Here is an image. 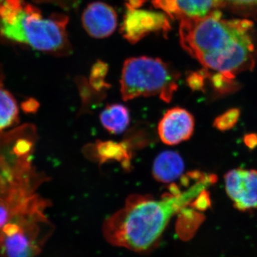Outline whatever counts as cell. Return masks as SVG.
I'll list each match as a JSON object with an SVG mask.
<instances>
[{"label": "cell", "instance_id": "6da1fadb", "mask_svg": "<svg viewBox=\"0 0 257 257\" xmlns=\"http://www.w3.org/2000/svg\"><path fill=\"white\" fill-rule=\"evenodd\" d=\"M252 30L250 20H225L217 10L204 18L181 20L179 40L204 69L235 79L254 67Z\"/></svg>", "mask_w": 257, "mask_h": 257}, {"label": "cell", "instance_id": "7a4b0ae2", "mask_svg": "<svg viewBox=\"0 0 257 257\" xmlns=\"http://www.w3.org/2000/svg\"><path fill=\"white\" fill-rule=\"evenodd\" d=\"M216 181L215 175L206 174L184 191L171 184L170 192L160 199L149 195L130 196L124 207L104 221V237L114 246L137 252L150 251L158 243L172 216Z\"/></svg>", "mask_w": 257, "mask_h": 257}, {"label": "cell", "instance_id": "3957f363", "mask_svg": "<svg viewBox=\"0 0 257 257\" xmlns=\"http://www.w3.org/2000/svg\"><path fill=\"white\" fill-rule=\"evenodd\" d=\"M68 22L64 15L45 16L25 0L0 3V39L40 52L62 55L70 52L66 30Z\"/></svg>", "mask_w": 257, "mask_h": 257}, {"label": "cell", "instance_id": "277c9868", "mask_svg": "<svg viewBox=\"0 0 257 257\" xmlns=\"http://www.w3.org/2000/svg\"><path fill=\"white\" fill-rule=\"evenodd\" d=\"M179 78L180 74L160 59L132 57L123 66L120 92L124 101L158 96L170 102L178 89Z\"/></svg>", "mask_w": 257, "mask_h": 257}, {"label": "cell", "instance_id": "5b68a950", "mask_svg": "<svg viewBox=\"0 0 257 257\" xmlns=\"http://www.w3.org/2000/svg\"><path fill=\"white\" fill-rule=\"evenodd\" d=\"M171 29L170 20L163 13L127 8L121 33L130 43L136 44L151 33L167 35Z\"/></svg>", "mask_w": 257, "mask_h": 257}, {"label": "cell", "instance_id": "8992f818", "mask_svg": "<svg viewBox=\"0 0 257 257\" xmlns=\"http://www.w3.org/2000/svg\"><path fill=\"white\" fill-rule=\"evenodd\" d=\"M35 234L36 228L29 223L8 222L0 234V253L6 257H33L40 251Z\"/></svg>", "mask_w": 257, "mask_h": 257}, {"label": "cell", "instance_id": "52a82bcc", "mask_svg": "<svg viewBox=\"0 0 257 257\" xmlns=\"http://www.w3.org/2000/svg\"><path fill=\"white\" fill-rule=\"evenodd\" d=\"M225 187L238 210L257 208V171L235 169L224 176Z\"/></svg>", "mask_w": 257, "mask_h": 257}, {"label": "cell", "instance_id": "ba28073f", "mask_svg": "<svg viewBox=\"0 0 257 257\" xmlns=\"http://www.w3.org/2000/svg\"><path fill=\"white\" fill-rule=\"evenodd\" d=\"M194 130L193 115L183 108L175 107L165 113L158 125L161 141L170 146L187 141Z\"/></svg>", "mask_w": 257, "mask_h": 257}, {"label": "cell", "instance_id": "9c48e42d", "mask_svg": "<svg viewBox=\"0 0 257 257\" xmlns=\"http://www.w3.org/2000/svg\"><path fill=\"white\" fill-rule=\"evenodd\" d=\"M86 31L94 38H105L112 35L117 25V15L109 5L100 2L89 5L82 17Z\"/></svg>", "mask_w": 257, "mask_h": 257}, {"label": "cell", "instance_id": "30bf717a", "mask_svg": "<svg viewBox=\"0 0 257 257\" xmlns=\"http://www.w3.org/2000/svg\"><path fill=\"white\" fill-rule=\"evenodd\" d=\"M152 4L171 19L180 20L204 18L220 8L219 0H152Z\"/></svg>", "mask_w": 257, "mask_h": 257}, {"label": "cell", "instance_id": "8fae6325", "mask_svg": "<svg viewBox=\"0 0 257 257\" xmlns=\"http://www.w3.org/2000/svg\"><path fill=\"white\" fill-rule=\"evenodd\" d=\"M184 161L177 152H162L154 162L152 173L161 183H172L183 173Z\"/></svg>", "mask_w": 257, "mask_h": 257}, {"label": "cell", "instance_id": "7c38bea8", "mask_svg": "<svg viewBox=\"0 0 257 257\" xmlns=\"http://www.w3.org/2000/svg\"><path fill=\"white\" fill-rule=\"evenodd\" d=\"M128 143H115V142H99L92 145V155L94 158L101 163L114 160L121 162L125 169L130 166L132 153Z\"/></svg>", "mask_w": 257, "mask_h": 257}, {"label": "cell", "instance_id": "4fadbf2b", "mask_svg": "<svg viewBox=\"0 0 257 257\" xmlns=\"http://www.w3.org/2000/svg\"><path fill=\"white\" fill-rule=\"evenodd\" d=\"M100 121L109 133L119 135L124 132L130 124V112L122 104H109L101 111Z\"/></svg>", "mask_w": 257, "mask_h": 257}, {"label": "cell", "instance_id": "5bb4252c", "mask_svg": "<svg viewBox=\"0 0 257 257\" xmlns=\"http://www.w3.org/2000/svg\"><path fill=\"white\" fill-rule=\"evenodd\" d=\"M19 109L14 96L0 89V130L10 127L18 121Z\"/></svg>", "mask_w": 257, "mask_h": 257}, {"label": "cell", "instance_id": "9a60e30c", "mask_svg": "<svg viewBox=\"0 0 257 257\" xmlns=\"http://www.w3.org/2000/svg\"><path fill=\"white\" fill-rule=\"evenodd\" d=\"M108 64L102 61L98 60L93 65L91 70L90 83L91 87L94 88L98 92H101L106 88L109 87V84L104 80L108 72Z\"/></svg>", "mask_w": 257, "mask_h": 257}, {"label": "cell", "instance_id": "2e32d148", "mask_svg": "<svg viewBox=\"0 0 257 257\" xmlns=\"http://www.w3.org/2000/svg\"><path fill=\"white\" fill-rule=\"evenodd\" d=\"M240 110L237 108L229 109L219 115L214 120V127L221 132L227 131L234 127L239 119Z\"/></svg>", "mask_w": 257, "mask_h": 257}, {"label": "cell", "instance_id": "e0dca14e", "mask_svg": "<svg viewBox=\"0 0 257 257\" xmlns=\"http://www.w3.org/2000/svg\"><path fill=\"white\" fill-rule=\"evenodd\" d=\"M187 82L189 87L192 90L204 91V86L206 84L205 75H204V69L198 71V72H189L187 76Z\"/></svg>", "mask_w": 257, "mask_h": 257}, {"label": "cell", "instance_id": "ac0fdd59", "mask_svg": "<svg viewBox=\"0 0 257 257\" xmlns=\"http://www.w3.org/2000/svg\"><path fill=\"white\" fill-rule=\"evenodd\" d=\"M220 8L229 7L236 9L248 10L257 8V0H219Z\"/></svg>", "mask_w": 257, "mask_h": 257}, {"label": "cell", "instance_id": "d6986e66", "mask_svg": "<svg viewBox=\"0 0 257 257\" xmlns=\"http://www.w3.org/2000/svg\"><path fill=\"white\" fill-rule=\"evenodd\" d=\"M191 206L199 211L207 210L208 208L211 207V200L209 193L206 189L203 190L198 197L194 199L192 203Z\"/></svg>", "mask_w": 257, "mask_h": 257}, {"label": "cell", "instance_id": "ffe728a7", "mask_svg": "<svg viewBox=\"0 0 257 257\" xmlns=\"http://www.w3.org/2000/svg\"><path fill=\"white\" fill-rule=\"evenodd\" d=\"M10 217L12 215L9 206L0 199V229L8 224Z\"/></svg>", "mask_w": 257, "mask_h": 257}, {"label": "cell", "instance_id": "44dd1931", "mask_svg": "<svg viewBox=\"0 0 257 257\" xmlns=\"http://www.w3.org/2000/svg\"><path fill=\"white\" fill-rule=\"evenodd\" d=\"M244 143L250 149L257 147V134H248L244 137Z\"/></svg>", "mask_w": 257, "mask_h": 257}, {"label": "cell", "instance_id": "7402d4cb", "mask_svg": "<svg viewBox=\"0 0 257 257\" xmlns=\"http://www.w3.org/2000/svg\"><path fill=\"white\" fill-rule=\"evenodd\" d=\"M126 1V8L130 9H138L140 7L143 6L144 3L147 0H125Z\"/></svg>", "mask_w": 257, "mask_h": 257}, {"label": "cell", "instance_id": "603a6c76", "mask_svg": "<svg viewBox=\"0 0 257 257\" xmlns=\"http://www.w3.org/2000/svg\"><path fill=\"white\" fill-rule=\"evenodd\" d=\"M3 0H0V3H1V2H3Z\"/></svg>", "mask_w": 257, "mask_h": 257}]
</instances>
